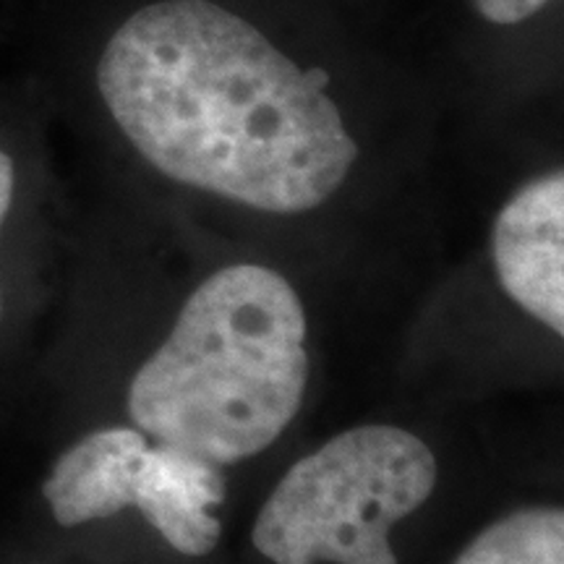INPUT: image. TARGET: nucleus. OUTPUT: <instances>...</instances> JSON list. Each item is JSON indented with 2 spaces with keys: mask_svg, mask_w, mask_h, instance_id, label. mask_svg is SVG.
Here are the masks:
<instances>
[{
  "mask_svg": "<svg viewBox=\"0 0 564 564\" xmlns=\"http://www.w3.org/2000/svg\"><path fill=\"white\" fill-rule=\"evenodd\" d=\"M13 202V162L9 154L0 150V225L9 217Z\"/></svg>",
  "mask_w": 564,
  "mask_h": 564,
  "instance_id": "obj_8",
  "label": "nucleus"
},
{
  "mask_svg": "<svg viewBox=\"0 0 564 564\" xmlns=\"http://www.w3.org/2000/svg\"><path fill=\"white\" fill-rule=\"evenodd\" d=\"M112 121L154 171L272 215L322 207L358 160L319 76L212 0H160L97 63Z\"/></svg>",
  "mask_w": 564,
  "mask_h": 564,
  "instance_id": "obj_1",
  "label": "nucleus"
},
{
  "mask_svg": "<svg viewBox=\"0 0 564 564\" xmlns=\"http://www.w3.org/2000/svg\"><path fill=\"white\" fill-rule=\"evenodd\" d=\"M478 13L491 24H520L552 0H474Z\"/></svg>",
  "mask_w": 564,
  "mask_h": 564,
  "instance_id": "obj_7",
  "label": "nucleus"
},
{
  "mask_svg": "<svg viewBox=\"0 0 564 564\" xmlns=\"http://www.w3.org/2000/svg\"><path fill=\"white\" fill-rule=\"evenodd\" d=\"M491 253L505 293L554 335H564V175L520 188L497 215Z\"/></svg>",
  "mask_w": 564,
  "mask_h": 564,
  "instance_id": "obj_5",
  "label": "nucleus"
},
{
  "mask_svg": "<svg viewBox=\"0 0 564 564\" xmlns=\"http://www.w3.org/2000/svg\"><path fill=\"white\" fill-rule=\"evenodd\" d=\"M436 486V457L408 429L364 423L291 465L253 520L274 564H398L390 531Z\"/></svg>",
  "mask_w": 564,
  "mask_h": 564,
  "instance_id": "obj_3",
  "label": "nucleus"
},
{
  "mask_svg": "<svg viewBox=\"0 0 564 564\" xmlns=\"http://www.w3.org/2000/svg\"><path fill=\"white\" fill-rule=\"evenodd\" d=\"M306 312L262 264L209 274L129 387L144 436L212 465L264 453L299 415L308 384Z\"/></svg>",
  "mask_w": 564,
  "mask_h": 564,
  "instance_id": "obj_2",
  "label": "nucleus"
},
{
  "mask_svg": "<svg viewBox=\"0 0 564 564\" xmlns=\"http://www.w3.org/2000/svg\"><path fill=\"white\" fill-rule=\"evenodd\" d=\"M55 523L74 528L137 507L144 520L186 556L215 552L223 535L212 507L225 502L220 468L139 429L112 426L84 436L55 460L42 486Z\"/></svg>",
  "mask_w": 564,
  "mask_h": 564,
  "instance_id": "obj_4",
  "label": "nucleus"
},
{
  "mask_svg": "<svg viewBox=\"0 0 564 564\" xmlns=\"http://www.w3.org/2000/svg\"><path fill=\"white\" fill-rule=\"evenodd\" d=\"M455 564H564L562 507H523L505 514L484 528Z\"/></svg>",
  "mask_w": 564,
  "mask_h": 564,
  "instance_id": "obj_6",
  "label": "nucleus"
}]
</instances>
